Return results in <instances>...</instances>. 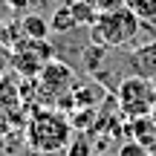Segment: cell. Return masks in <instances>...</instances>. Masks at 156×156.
<instances>
[{"instance_id": "cell-9", "label": "cell", "mask_w": 156, "mask_h": 156, "mask_svg": "<svg viewBox=\"0 0 156 156\" xmlns=\"http://www.w3.org/2000/svg\"><path fill=\"white\" fill-rule=\"evenodd\" d=\"M49 26H52V32H55V35H69V32H78V23H75V17H73V9H69V3L58 6V9L52 12Z\"/></svg>"}, {"instance_id": "cell-12", "label": "cell", "mask_w": 156, "mask_h": 156, "mask_svg": "<svg viewBox=\"0 0 156 156\" xmlns=\"http://www.w3.org/2000/svg\"><path fill=\"white\" fill-rule=\"evenodd\" d=\"M119 156H151V153H147V151H145V147H142L136 139H130L127 145H124L122 151H119Z\"/></svg>"}, {"instance_id": "cell-1", "label": "cell", "mask_w": 156, "mask_h": 156, "mask_svg": "<svg viewBox=\"0 0 156 156\" xmlns=\"http://www.w3.org/2000/svg\"><path fill=\"white\" fill-rule=\"evenodd\" d=\"M26 145L32 147L35 153L52 156L58 151H67L73 145V122L64 110L58 107H32L26 119Z\"/></svg>"}, {"instance_id": "cell-5", "label": "cell", "mask_w": 156, "mask_h": 156, "mask_svg": "<svg viewBox=\"0 0 156 156\" xmlns=\"http://www.w3.org/2000/svg\"><path fill=\"white\" fill-rule=\"evenodd\" d=\"M55 58V49L49 46V41H35L23 38L12 46V67L17 69L20 78H38V73Z\"/></svg>"}, {"instance_id": "cell-7", "label": "cell", "mask_w": 156, "mask_h": 156, "mask_svg": "<svg viewBox=\"0 0 156 156\" xmlns=\"http://www.w3.org/2000/svg\"><path fill=\"white\" fill-rule=\"evenodd\" d=\"M20 29H23L26 38H35V41H46V38L52 35L49 20H46L41 12H29V15H23V17H20Z\"/></svg>"}, {"instance_id": "cell-11", "label": "cell", "mask_w": 156, "mask_h": 156, "mask_svg": "<svg viewBox=\"0 0 156 156\" xmlns=\"http://www.w3.org/2000/svg\"><path fill=\"white\" fill-rule=\"evenodd\" d=\"M64 156H93L90 136H87V133H75V136H73V145L64 151Z\"/></svg>"}, {"instance_id": "cell-14", "label": "cell", "mask_w": 156, "mask_h": 156, "mask_svg": "<svg viewBox=\"0 0 156 156\" xmlns=\"http://www.w3.org/2000/svg\"><path fill=\"white\" fill-rule=\"evenodd\" d=\"M6 6H9L12 12H23V9H32V6H29V0H6Z\"/></svg>"}, {"instance_id": "cell-8", "label": "cell", "mask_w": 156, "mask_h": 156, "mask_svg": "<svg viewBox=\"0 0 156 156\" xmlns=\"http://www.w3.org/2000/svg\"><path fill=\"white\" fill-rule=\"evenodd\" d=\"M130 9L139 15L142 32H151V41L156 38V0H124Z\"/></svg>"}, {"instance_id": "cell-4", "label": "cell", "mask_w": 156, "mask_h": 156, "mask_svg": "<svg viewBox=\"0 0 156 156\" xmlns=\"http://www.w3.org/2000/svg\"><path fill=\"white\" fill-rule=\"evenodd\" d=\"M113 95H116V101H119V110H122L130 122L156 113V81H151V78L127 75Z\"/></svg>"}, {"instance_id": "cell-13", "label": "cell", "mask_w": 156, "mask_h": 156, "mask_svg": "<svg viewBox=\"0 0 156 156\" xmlns=\"http://www.w3.org/2000/svg\"><path fill=\"white\" fill-rule=\"evenodd\" d=\"M90 3H93L98 12H107V9H116V6H122L124 0H90Z\"/></svg>"}, {"instance_id": "cell-2", "label": "cell", "mask_w": 156, "mask_h": 156, "mask_svg": "<svg viewBox=\"0 0 156 156\" xmlns=\"http://www.w3.org/2000/svg\"><path fill=\"white\" fill-rule=\"evenodd\" d=\"M142 38V20L127 3L116 6V9L98 12L95 23L90 26V41L101 46H110V49H124V46H133Z\"/></svg>"}, {"instance_id": "cell-10", "label": "cell", "mask_w": 156, "mask_h": 156, "mask_svg": "<svg viewBox=\"0 0 156 156\" xmlns=\"http://www.w3.org/2000/svg\"><path fill=\"white\" fill-rule=\"evenodd\" d=\"M69 9H73V17L78 23V29H90L98 17V9H95L90 0H69Z\"/></svg>"}, {"instance_id": "cell-3", "label": "cell", "mask_w": 156, "mask_h": 156, "mask_svg": "<svg viewBox=\"0 0 156 156\" xmlns=\"http://www.w3.org/2000/svg\"><path fill=\"white\" fill-rule=\"evenodd\" d=\"M78 73L61 58H52L35 78V93H38V107H58L69 93L78 87Z\"/></svg>"}, {"instance_id": "cell-16", "label": "cell", "mask_w": 156, "mask_h": 156, "mask_svg": "<svg viewBox=\"0 0 156 156\" xmlns=\"http://www.w3.org/2000/svg\"><path fill=\"white\" fill-rule=\"evenodd\" d=\"M93 156H110V153H93Z\"/></svg>"}, {"instance_id": "cell-15", "label": "cell", "mask_w": 156, "mask_h": 156, "mask_svg": "<svg viewBox=\"0 0 156 156\" xmlns=\"http://www.w3.org/2000/svg\"><path fill=\"white\" fill-rule=\"evenodd\" d=\"M52 3H55V0H29V6H32L35 12H44V9H49Z\"/></svg>"}, {"instance_id": "cell-6", "label": "cell", "mask_w": 156, "mask_h": 156, "mask_svg": "<svg viewBox=\"0 0 156 156\" xmlns=\"http://www.w3.org/2000/svg\"><path fill=\"white\" fill-rule=\"evenodd\" d=\"M130 136L145 147L147 153H156V113L153 116H142L136 122H130Z\"/></svg>"}]
</instances>
